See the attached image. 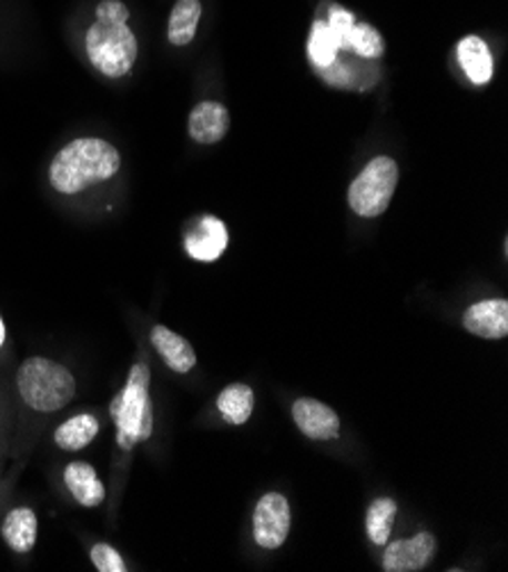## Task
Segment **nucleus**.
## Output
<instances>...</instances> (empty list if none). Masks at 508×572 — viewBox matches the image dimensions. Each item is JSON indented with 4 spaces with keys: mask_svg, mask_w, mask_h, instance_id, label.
<instances>
[{
    "mask_svg": "<svg viewBox=\"0 0 508 572\" xmlns=\"http://www.w3.org/2000/svg\"><path fill=\"white\" fill-rule=\"evenodd\" d=\"M465 331L486 340H501L508 335V301L484 299L473 303L463 315Z\"/></svg>",
    "mask_w": 508,
    "mask_h": 572,
    "instance_id": "9",
    "label": "nucleus"
},
{
    "mask_svg": "<svg viewBox=\"0 0 508 572\" xmlns=\"http://www.w3.org/2000/svg\"><path fill=\"white\" fill-rule=\"evenodd\" d=\"M436 536L429 532H419L413 539L395 541L386 548L384 570L386 572H415L427 568L436 556Z\"/></svg>",
    "mask_w": 508,
    "mask_h": 572,
    "instance_id": "7",
    "label": "nucleus"
},
{
    "mask_svg": "<svg viewBox=\"0 0 508 572\" xmlns=\"http://www.w3.org/2000/svg\"><path fill=\"white\" fill-rule=\"evenodd\" d=\"M228 247V231L222 219L203 217L187 233L185 249L199 262H215Z\"/></svg>",
    "mask_w": 508,
    "mask_h": 572,
    "instance_id": "10",
    "label": "nucleus"
},
{
    "mask_svg": "<svg viewBox=\"0 0 508 572\" xmlns=\"http://www.w3.org/2000/svg\"><path fill=\"white\" fill-rule=\"evenodd\" d=\"M99 433V420L94 415H75L58 427L55 443L67 452H78L88 448Z\"/></svg>",
    "mask_w": 508,
    "mask_h": 572,
    "instance_id": "17",
    "label": "nucleus"
},
{
    "mask_svg": "<svg viewBox=\"0 0 508 572\" xmlns=\"http://www.w3.org/2000/svg\"><path fill=\"white\" fill-rule=\"evenodd\" d=\"M131 12L125 8L121 0H103L96 8V21H105V23H125L129 21Z\"/></svg>",
    "mask_w": 508,
    "mask_h": 572,
    "instance_id": "24",
    "label": "nucleus"
},
{
    "mask_svg": "<svg viewBox=\"0 0 508 572\" xmlns=\"http://www.w3.org/2000/svg\"><path fill=\"white\" fill-rule=\"evenodd\" d=\"M456 56H458V62L465 71V76H468L475 84H488L490 78H492V53L488 49V43L477 37V34H470L458 41L456 47Z\"/></svg>",
    "mask_w": 508,
    "mask_h": 572,
    "instance_id": "14",
    "label": "nucleus"
},
{
    "mask_svg": "<svg viewBox=\"0 0 508 572\" xmlns=\"http://www.w3.org/2000/svg\"><path fill=\"white\" fill-rule=\"evenodd\" d=\"M231 128L228 110L217 101H203L190 114V138L199 144H217Z\"/></svg>",
    "mask_w": 508,
    "mask_h": 572,
    "instance_id": "11",
    "label": "nucleus"
},
{
    "mask_svg": "<svg viewBox=\"0 0 508 572\" xmlns=\"http://www.w3.org/2000/svg\"><path fill=\"white\" fill-rule=\"evenodd\" d=\"M256 404V394L246 383H231L217 398V409L228 424H244Z\"/></svg>",
    "mask_w": 508,
    "mask_h": 572,
    "instance_id": "15",
    "label": "nucleus"
},
{
    "mask_svg": "<svg viewBox=\"0 0 508 572\" xmlns=\"http://www.w3.org/2000/svg\"><path fill=\"white\" fill-rule=\"evenodd\" d=\"M399 181V167L393 158H374L349 185V205L360 217L384 214L393 201Z\"/></svg>",
    "mask_w": 508,
    "mask_h": 572,
    "instance_id": "5",
    "label": "nucleus"
},
{
    "mask_svg": "<svg viewBox=\"0 0 508 572\" xmlns=\"http://www.w3.org/2000/svg\"><path fill=\"white\" fill-rule=\"evenodd\" d=\"M92 563L96 570L101 572H125L129 568H125L121 554L112 548V545H105V543H96L92 548Z\"/></svg>",
    "mask_w": 508,
    "mask_h": 572,
    "instance_id": "22",
    "label": "nucleus"
},
{
    "mask_svg": "<svg viewBox=\"0 0 508 572\" xmlns=\"http://www.w3.org/2000/svg\"><path fill=\"white\" fill-rule=\"evenodd\" d=\"M23 402L39 413H55L75 398L73 374L49 359H28L17 374Z\"/></svg>",
    "mask_w": 508,
    "mask_h": 572,
    "instance_id": "3",
    "label": "nucleus"
},
{
    "mask_svg": "<svg viewBox=\"0 0 508 572\" xmlns=\"http://www.w3.org/2000/svg\"><path fill=\"white\" fill-rule=\"evenodd\" d=\"M397 518V502L390 498H378L369 504L365 515V530L374 545H386Z\"/></svg>",
    "mask_w": 508,
    "mask_h": 572,
    "instance_id": "19",
    "label": "nucleus"
},
{
    "mask_svg": "<svg viewBox=\"0 0 508 572\" xmlns=\"http://www.w3.org/2000/svg\"><path fill=\"white\" fill-rule=\"evenodd\" d=\"M90 62L108 78L131 73L138 60V39L125 23L96 21L84 39Z\"/></svg>",
    "mask_w": 508,
    "mask_h": 572,
    "instance_id": "4",
    "label": "nucleus"
},
{
    "mask_svg": "<svg viewBox=\"0 0 508 572\" xmlns=\"http://www.w3.org/2000/svg\"><path fill=\"white\" fill-rule=\"evenodd\" d=\"M292 418L304 435L313 440H335L341 435V418L337 413L313 398H302L292 404Z\"/></svg>",
    "mask_w": 508,
    "mask_h": 572,
    "instance_id": "8",
    "label": "nucleus"
},
{
    "mask_svg": "<svg viewBox=\"0 0 508 572\" xmlns=\"http://www.w3.org/2000/svg\"><path fill=\"white\" fill-rule=\"evenodd\" d=\"M151 342L158 354L162 357V361L166 363V368H172L174 372L187 374L196 365V354L192 344L183 335L174 333L172 329H166L162 324L153 327Z\"/></svg>",
    "mask_w": 508,
    "mask_h": 572,
    "instance_id": "12",
    "label": "nucleus"
},
{
    "mask_svg": "<svg viewBox=\"0 0 508 572\" xmlns=\"http://www.w3.org/2000/svg\"><path fill=\"white\" fill-rule=\"evenodd\" d=\"M149 368L138 363L129 374V383L110 404V413L116 420V440L121 450H133L140 440H146L153 433V404L149 398Z\"/></svg>",
    "mask_w": 508,
    "mask_h": 572,
    "instance_id": "2",
    "label": "nucleus"
},
{
    "mask_svg": "<svg viewBox=\"0 0 508 572\" xmlns=\"http://www.w3.org/2000/svg\"><path fill=\"white\" fill-rule=\"evenodd\" d=\"M199 19H201L199 0H179L176 8L172 10V17H169V32H166L169 41H172L174 47H187L196 34Z\"/></svg>",
    "mask_w": 508,
    "mask_h": 572,
    "instance_id": "18",
    "label": "nucleus"
},
{
    "mask_svg": "<svg viewBox=\"0 0 508 572\" xmlns=\"http://www.w3.org/2000/svg\"><path fill=\"white\" fill-rule=\"evenodd\" d=\"M6 344V324H3V320H0V347Z\"/></svg>",
    "mask_w": 508,
    "mask_h": 572,
    "instance_id": "25",
    "label": "nucleus"
},
{
    "mask_svg": "<svg viewBox=\"0 0 508 572\" xmlns=\"http://www.w3.org/2000/svg\"><path fill=\"white\" fill-rule=\"evenodd\" d=\"M341 53V41L333 34V30L326 26V21H317L311 30L308 39V58L317 69H326L337 60Z\"/></svg>",
    "mask_w": 508,
    "mask_h": 572,
    "instance_id": "20",
    "label": "nucleus"
},
{
    "mask_svg": "<svg viewBox=\"0 0 508 572\" xmlns=\"http://www.w3.org/2000/svg\"><path fill=\"white\" fill-rule=\"evenodd\" d=\"M345 51H352L360 58H367V60H376L386 53V43H384V37H380V32L369 26V23H354L349 37H347V43H345Z\"/></svg>",
    "mask_w": 508,
    "mask_h": 572,
    "instance_id": "21",
    "label": "nucleus"
},
{
    "mask_svg": "<svg viewBox=\"0 0 508 572\" xmlns=\"http://www.w3.org/2000/svg\"><path fill=\"white\" fill-rule=\"evenodd\" d=\"M289 502L281 493H267L253 511V539L265 550H276L289 534Z\"/></svg>",
    "mask_w": 508,
    "mask_h": 572,
    "instance_id": "6",
    "label": "nucleus"
},
{
    "mask_svg": "<svg viewBox=\"0 0 508 572\" xmlns=\"http://www.w3.org/2000/svg\"><path fill=\"white\" fill-rule=\"evenodd\" d=\"M3 539L14 552H30L37 543V515L30 509H14L3 522Z\"/></svg>",
    "mask_w": 508,
    "mask_h": 572,
    "instance_id": "16",
    "label": "nucleus"
},
{
    "mask_svg": "<svg viewBox=\"0 0 508 572\" xmlns=\"http://www.w3.org/2000/svg\"><path fill=\"white\" fill-rule=\"evenodd\" d=\"M354 14L352 12H347V10H343V8H331L328 10V21H326V26L333 30V34L337 37V41H341V51H345V43H347V37H349V32H352V28H354Z\"/></svg>",
    "mask_w": 508,
    "mask_h": 572,
    "instance_id": "23",
    "label": "nucleus"
},
{
    "mask_svg": "<svg viewBox=\"0 0 508 572\" xmlns=\"http://www.w3.org/2000/svg\"><path fill=\"white\" fill-rule=\"evenodd\" d=\"M64 483L69 493L75 498V502L82 506L94 509V506H101L105 500L103 481L99 479L96 470L90 463H82V461L69 463L64 470Z\"/></svg>",
    "mask_w": 508,
    "mask_h": 572,
    "instance_id": "13",
    "label": "nucleus"
},
{
    "mask_svg": "<svg viewBox=\"0 0 508 572\" xmlns=\"http://www.w3.org/2000/svg\"><path fill=\"white\" fill-rule=\"evenodd\" d=\"M119 151L96 138H82L67 144L51 164V185L62 194H78L103 183L119 171Z\"/></svg>",
    "mask_w": 508,
    "mask_h": 572,
    "instance_id": "1",
    "label": "nucleus"
}]
</instances>
